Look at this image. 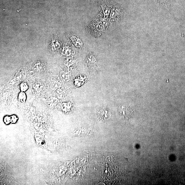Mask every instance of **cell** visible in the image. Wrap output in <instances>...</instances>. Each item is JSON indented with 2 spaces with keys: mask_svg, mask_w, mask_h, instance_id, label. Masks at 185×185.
<instances>
[{
  "mask_svg": "<svg viewBox=\"0 0 185 185\" xmlns=\"http://www.w3.org/2000/svg\"><path fill=\"white\" fill-rule=\"evenodd\" d=\"M71 103L70 102H64L62 104V107L63 110H67L69 108L71 107Z\"/></svg>",
  "mask_w": 185,
  "mask_h": 185,
  "instance_id": "cell-10",
  "label": "cell"
},
{
  "mask_svg": "<svg viewBox=\"0 0 185 185\" xmlns=\"http://www.w3.org/2000/svg\"><path fill=\"white\" fill-rule=\"evenodd\" d=\"M61 86V84L58 82L56 81H53L51 82V88L53 90H57Z\"/></svg>",
  "mask_w": 185,
  "mask_h": 185,
  "instance_id": "cell-6",
  "label": "cell"
},
{
  "mask_svg": "<svg viewBox=\"0 0 185 185\" xmlns=\"http://www.w3.org/2000/svg\"><path fill=\"white\" fill-rule=\"evenodd\" d=\"M81 79V78L79 77L75 79L74 80V84L75 86H79L81 85H82L81 84H82L83 81Z\"/></svg>",
  "mask_w": 185,
  "mask_h": 185,
  "instance_id": "cell-9",
  "label": "cell"
},
{
  "mask_svg": "<svg viewBox=\"0 0 185 185\" xmlns=\"http://www.w3.org/2000/svg\"><path fill=\"white\" fill-rule=\"evenodd\" d=\"M119 114L121 116L126 118H128L131 117L132 114L131 110L130 109L126 107H122L121 108H119Z\"/></svg>",
  "mask_w": 185,
  "mask_h": 185,
  "instance_id": "cell-1",
  "label": "cell"
},
{
  "mask_svg": "<svg viewBox=\"0 0 185 185\" xmlns=\"http://www.w3.org/2000/svg\"><path fill=\"white\" fill-rule=\"evenodd\" d=\"M159 3H160L167 9H170V6L169 0H156Z\"/></svg>",
  "mask_w": 185,
  "mask_h": 185,
  "instance_id": "cell-4",
  "label": "cell"
},
{
  "mask_svg": "<svg viewBox=\"0 0 185 185\" xmlns=\"http://www.w3.org/2000/svg\"><path fill=\"white\" fill-rule=\"evenodd\" d=\"M61 77L63 81L67 82L69 80V75L67 72L62 71L61 73Z\"/></svg>",
  "mask_w": 185,
  "mask_h": 185,
  "instance_id": "cell-5",
  "label": "cell"
},
{
  "mask_svg": "<svg viewBox=\"0 0 185 185\" xmlns=\"http://www.w3.org/2000/svg\"><path fill=\"white\" fill-rule=\"evenodd\" d=\"M18 99L19 101L22 103L25 102L26 100V95L25 92H20L18 96Z\"/></svg>",
  "mask_w": 185,
  "mask_h": 185,
  "instance_id": "cell-2",
  "label": "cell"
},
{
  "mask_svg": "<svg viewBox=\"0 0 185 185\" xmlns=\"http://www.w3.org/2000/svg\"><path fill=\"white\" fill-rule=\"evenodd\" d=\"M28 85L25 82H22L20 84V88L21 92H25L28 90Z\"/></svg>",
  "mask_w": 185,
  "mask_h": 185,
  "instance_id": "cell-7",
  "label": "cell"
},
{
  "mask_svg": "<svg viewBox=\"0 0 185 185\" xmlns=\"http://www.w3.org/2000/svg\"><path fill=\"white\" fill-rule=\"evenodd\" d=\"M57 96L59 99H62L64 97V91L62 89L59 88L57 90Z\"/></svg>",
  "mask_w": 185,
  "mask_h": 185,
  "instance_id": "cell-8",
  "label": "cell"
},
{
  "mask_svg": "<svg viewBox=\"0 0 185 185\" xmlns=\"http://www.w3.org/2000/svg\"><path fill=\"white\" fill-rule=\"evenodd\" d=\"M33 88L36 92H40L43 90V85L40 82H36L34 84L33 86Z\"/></svg>",
  "mask_w": 185,
  "mask_h": 185,
  "instance_id": "cell-3",
  "label": "cell"
}]
</instances>
